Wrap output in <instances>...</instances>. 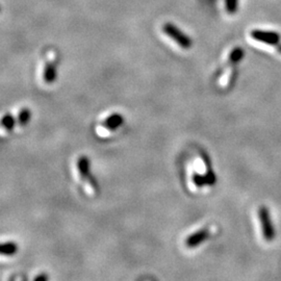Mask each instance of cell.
Segmentation results:
<instances>
[{
    "mask_svg": "<svg viewBox=\"0 0 281 281\" xmlns=\"http://www.w3.org/2000/svg\"><path fill=\"white\" fill-rule=\"evenodd\" d=\"M163 30L167 36H169L172 40L176 42L183 49H189L193 45L191 38L189 36H186L184 33H182V31L174 24L166 23L163 26Z\"/></svg>",
    "mask_w": 281,
    "mask_h": 281,
    "instance_id": "cell-1",
    "label": "cell"
},
{
    "mask_svg": "<svg viewBox=\"0 0 281 281\" xmlns=\"http://www.w3.org/2000/svg\"><path fill=\"white\" fill-rule=\"evenodd\" d=\"M259 215V220L261 223V228H262V233L263 237L267 241H272L275 237V230L271 221V217L269 209L264 206H261L258 210Z\"/></svg>",
    "mask_w": 281,
    "mask_h": 281,
    "instance_id": "cell-2",
    "label": "cell"
},
{
    "mask_svg": "<svg viewBox=\"0 0 281 281\" xmlns=\"http://www.w3.org/2000/svg\"><path fill=\"white\" fill-rule=\"evenodd\" d=\"M123 121H124V119L120 114H113L112 116H109L108 118H106L101 123L100 126H98L97 132H98L99 135L104 136L108 132H111V131L119 128L122 125Z\"/></svg>",
    "mask_w": 281,
    "mask_h": 281,
    "instance_id": "cell-3",
    "label": "cell"
},
{
    "mask_svg": "<svg viewBox=\"0 0 281 281\" xmlns=\"http://www.w3.org/2000/svg\"><path fill=\"white\" fill-rule=\"evenodd\" d=\"M251 36L254 40L269 45H276L280 40V36L277 33H273V31L253 30L251 33Z\"/></svg>",
    "mask_w": 281,
    "mask_h": 281,
    "instance_id": "cell-4",
    "label": "cell"
},
{
    "mask_svg": "<svg viewBox=\"0 0 281 281\" xmlns=\"http://www.w3.org/2000/svg\"><path fill=\"white\" fill-rule=\"evenodd\" d=\"M208 236H209L208 230H206V229L199 230V231L191 234L190 237H187V239L185 241V245L190 248H194L204 242L208 238Z\"/></svg>",
    "mask_w": 281,
    "mask_h": 281,
    "instance_id": "cell-5",
    "label": "cell"
},
{
    "mask_svg": "<svg viewBox=\"0 0 281 281\" xmlns=\"http://www.w3.org/2000/svg\"><path fill=\"white\" fill-rule=\"evenodd\" d=\"M77 169H78V173H80L81 178L83 179V182L91 177V175H90V162H89L87 156H82V158L78 160Z\"/></svg>",
    "mask_w": 281,
    "mask_h": 281,
    "instance_id": "cell-6",
    "label": "cell"
},
{
    "mask_svg": "<svg viewBox=\"0 0 281 281\" xmlns=\"http://www.w3.org/2000/svg\"><path fill=\"white\" fill-rule=\"evenodd\" d=\"M44 81L47 84H52L55 81L56 77V69L53 62H47L45 68H44Z\"/></svg>",
    "mask_w": 281,
    "mask_h": 281,
    "instance_id": "cell-7",
    "label": "cell"
},
{
    "mask_svg": "<svg viewBox=\"0 0 281 281\" xmlns=\"http://www.w3.org/2000/svg\"><path fill=\"white\" fill-rule=\"evenodd\" d=\"M17 250H18V246L16 245L15 243L13 242H8V243H5L2 245V247H0V253H2V255H14L16 252H17Z\"/></svg>",
    "mask_w": 281,
    "mask_h": 281,
    "instance_id": "cell-8",
    "label": "cell"
},
{
    "mask_svg": "<svg viewBox=\"0 0 281 281\" xmlns=\"http://www.w3.org/2000/svg\"><path fill=\"white\" fill-rule=\"evenodd\" d=\"M244 56V50L240 47H237L236 49H233L229 55V61L232 64H236V62L240 61Z\"/></svg>",
    "mask_w": 281,
    "mask_h": 281,
    "instance_id": "cell-9",
    "label": "cell"
},
{
    "mask_svg": "<svg viewBox=\"0 0 281 281\" xmlns=\"http://www.w3.org/2000/svg\"><path fill=\"white\" fill-rule=\"evenodd\" d=\"M2 124L6 129L11 130L15 126V119L11 115H6L2 120Z\"/></svg>",
    "mask_w": 281,
    "mask_h": 281,
    "instance_id": "cell-10",
    "label": "cell"
},
{
    "mask_svg": "<svg viewBox=\"0 0 281 281\" xmlns=\"http://www.w3.org/2000/svg\"><path fill=\"white\" fill-rule=\"evenodd\" d=\"M30 119V111L28 108H24L20 112L18 117V123L21 125H25Z\"/></svg>",
    "mask_w": 281,
    "mask_h": 281,
    "instance_id": "cell-11",
    "label": "cell"
},
{
    "mask_svg": "<svg viewBox=\"0 0 281 281\" xmlns=\"http://www.w3.org/2000/svg\"><path fill=\"white\" fill-rule=\"evenodd\" d=\"M238 3L239 0H225V7L227 12L230 14L236 13L238 9Z\"/></svg>",
    "mask_w": 281,
    "mask_h": 281,
    "instance_id": "cell-12",
    "label": "cell"
},
{
    "mask_svg": "<svg viewBox=\"0 0 281 281\" xmlns=\"http://www.w3.org/2000/svg\"><path fill=\"white\" fill-rule=\"evenodd\" d=\"M193 181L194 183L198 186V187H201L203 186L204 184H206V181H205V177L204 176H201L199 174H195L193 176Z\"/></svg>",
    "mask_w": 281,
    "mask_h": 281,
    "instance_id": "cell-13",
    "label": "cell"
},
{
    "mask_svg": "<svg viewBox=\"0 0 281 281\" xmlns=\"http://www.w3.org/2000/svg\"><path fill=\"white\" fill-rule=\"evenodd\" d=\"M35 280L36 281H38V280H47V276H44V275H40V276H38V277H36L35 278Z\"/></svg>",
    "mask_w": 281,
    "mask_h": 281,
    "instance_id": "cell-14",
    "label": "cell"
},
{
    "mask_svg": "<svg viewBox=\"0 0 281 281\" xmlns=\"http://www.w3.org/2000/svg\"><path fill=\"white\" fill-rule=\"evenodd\" d=\"M278 51H279V52H281V45L278 47Z\"/></svg>",
    "mask_w": 281,
    "mask_h": 281,
    "instance_id": "cell-15",
    "label": "cell"
}]
</instances>
